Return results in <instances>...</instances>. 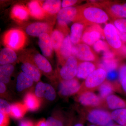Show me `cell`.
Wrapping results in <instances>:
<instances>
[{"mask_svg":"<svg viewBox=\"0 0 126 126\" xmlns=\"http://www.w3.org/2000/svg\"><path fill=\"white\" fill-rule=\"evenodd\" d=\"M34 124L30 120H24L20 123L19 126H34Z\"/></svg>","mask_w":126,"mask_h":126,"instance_id":"cell-43","label":"cell"},{"mask_svg":"<svg viewBox=\"0 0 126 126\" xmlns=\"http://www.w3.org/2000/svg\"><path fill=\"white\" fill-rule=\"evenodd\" d=\"M77 2L78 1L75 0H63L62 1L61 5L63 8L71 7L70 6L76 4Z\"/></svg>","mask_w":126,"mask_h":126,"instance_id":"cell-42","label":"cell"},{"mask_svg":"<svg viewBox=\"0 0 126 126\" xmlns=\"http://www.w3.org/2000/svg\"><path fill=\"white\" fill-rule=\"evenodd\" d=\"M105 38L110 47L116 51L122 46V42L119 38L117 30L114 25L108 23L105 25L103 30Z\"/></svg>","mask_w":126,"mask_h":126,"instance_id":"cell-6","label":"cell"},{"mask_svg":"<svg viewBox=\"0 0 126 126\" xmlns=\"http://www.w3.org/2000/svg\"><path fill=\"white\" fill-rule=\"evenodd\" d=\"M87 119L91 123L97 126H112L114 125L111 114L105 110L94 109L89 111Z\"/></svg>","mask_w":126,"mask_h":126,"instance_id":"cell-3","label":"cell"},{"mask_svg":"<svg viewBox=\"0 0 126 126\" xmlns=\"http://www.w3.org/2000/svg\"><path fill=\"white\" fill-rule=\"evenodd\" d=\"M107 77V72L103 69L98 68L94 70L86 79L84 91H91L96 88L103 83ZM80 91V92H82Z\"/></svg>","mask_w":126,"mask_h":126,"instance_id":"cell-4","label":"cell"},{"mask_svg":"<svg viewBox=\"0 0 126 126\" xmlns=\"http://www.w3.org/2000/svg\"><path fill=\"white\" fill-rule=\"evenodd\" d=\"M38 45L44 56L50 57L52 56L53 48L48 34L44 33L39 36Z\"/></svg>","mask_w":126,"mask_h":126,"instance_id":"cell-16","label":"cell"},{"mask_svg":"<svg viewBox=\"0 0 126 126\" xmlns=\"http://www.w3.org/2000/svg\"><path fill=\"white\" fill-rule=\"evenodd\" d=\"M47 126H63V121L58 118L50 117L46 120Z\"/></svg>","mask_w":126,"mask_h":126,"instance_id":"cell-36","label":"cell"},{"mask_svg":"<svg viewBox=\"0 0 126 126\" xmlns=\"http://www.w3.org/2000/svg\"><path fill=\"white\" fill-rule=\"evenodd\" d=\"M126 126V125H125V126Z\"/></svg>","mask_w":126,"mask_h":126,"instance_id":"cell-51","label":"cell"},{"mask_svg":"<svg viewBox=\"0 0 126 126\" xmlns=\"http://www.w3.org/2000/svg\"><path fill=\"white\" fill-rule=\"evenodd\" d=\"M118 78V72L116 70H111L107 72V77L109 81H114Z\"/></svg>","mask_w":126,"mask_h":126,"instance_id":"cell-40","label":"cell"},{"mask_svg":"<svg viewBox=\"0 0 126 126\" xmlns=\"http://www.w3.org/2000/svg\"><path fill=\"white\" fill-rule=\"evenodd\" d=\"M49 30L50 27L48 24L43 22L32 23L28 26L26 29V32L27 34L34 36H39L44 33H47Z\"/></svg>","mask_w":126,"mask_h":126,"instance_id":"cell-17","label":"cell"},{"mask_svg":"<svg viewBox=\"0 0 126 126\" xmlns=\"http://www.w3.org/2000/svg\"><path fill=\"white\" fill-rule=\"evenodd\" d=\"M74 126H83V125L81 123H79L75 124Z\"/></svg>","mask_w":126,"mask_h":126,"instance_id":"cell-48","label":"cell"},{"mask_svg":"<svg viewBox=\"0 0 126 126\" xmlns=\"http://www.w3.org/2000/svg\"><path fill=\"white\" fill-rule=\"evenodd\" d=\"M10 123L9 115L0 112V126H9Z\"/></svg>","mask_w":126,"mask_h":126,"instance_id":"cell-38","label":"cell"},{"mask_svg":"<svg viewBox=\"0 0 126 126\" xmlns=\"http://www.w3.org/2000/svg\"><path fill=\"white\" fill-rule=\"evenodd\" d=\"M6 90V87L5 84L2 82H0V94H2L4 93Z\"/></svg>","mask_w":126,"mask_h":126,"instance_id":"cell-46","label":"cell"},{"mask_svg":"<svg viewBox=\"0 0 126 126\" xmlns=\"http://www.w3.org/2000/svg\"><path fill=\"white\" fill-rule=\"evenodd\" d=\"M62 2L59 0H47L44 1L42 7L46 13L54 15L60 11Z\"/></svg>","mask_w":126,"mask_h":126,"instance_id":"cell-27","label":"cell"},{"mask_svg":"<svg viewBox=\"0 0 126 126\" xmlns=\"http://www.w3.org/2000/svg\"><path fill=\"white\" fill-rule=\"evenodd\" d=\"M78 64L76 57L73 55L69 57L60 71V75L63 80H70L74 78L77 76Z\"/></svg>","mask_w":126,"mask_h":126,"instance_id":"cell-8","label":"cell"},{"mask_svg":"<svg viewBox=\"0 0 126 126\" xmlns=\"http://www.w3.org/2000/svg\"><path fill=\"white\" fill-rule=\"evenodd\" d=\"M34 126H47L46 121L44 119H41L35 124Z\"/></svg>","mask_w":126,"mask_h":126,"instance_id":"cell-45","label":"cell"},{"mask_svg":"<svg viewBox=\"0 0 126 126\" xmlns=\"http://www.w3.org/2000/svg\"><path fill=\"white\" fill-rule=\"evenodd\" d=\"M109 46L104 41L99 40L93 45L94 49L98 53L106 52L109 50Z\"/></svg>","mask_w":126,"mask_h":126,"instance_id":"cell-34","label":"cell"},{"mask_svg":"<svg viewBox=\"0 0 126 126\" xmlns=\"http://www.w3.org/2000/svg\"><path fill=\"white\" fill-rule=\"evenodd\" d=\"M95 126V125H91V126Z\"/></svg>","mask_w":126,"mask_h":126,"instance_id":"cell-50","label":"cell"},{"mask_svg":"<svg viewBox=\"0 0 126 126\" xmlns=\"http://www.w3.org/2000/svg\"><path fill=\"white\" fill-rule=\"evenodd\" d=\"M24 103L27 110L35 111L38 110L41 105L40 99L33 93H27L24 98Z\"/></svg>","mask_w":126,"mask_h":126,"instance_id":"cell-22","label":"cell"},{"mask_svg":"<svg viewBox=\"0 0 126 126\" xmlns=\"http://www.w3.org/2000/svg\"><path fill=\"white\" fill-rule=\"evenodd\" d=\"M17 57L14 50L9 47H5L0 52V64L1 65L11 64L15 62Z\"/></svg>","mask_w":126,"mask_h":126,"instance_id":"cell-21","label":"cell"},{"mask_svg":"<svg viewBox=\"0 0 126 126\" xmlns=\"http://www.w3.org/2000/svg\"><path fill=\"white\" fill-rule=\"evenodd\" d=\"M14 70V65L11 64H5L0 66V81L4 83H8L11 76Z\"/></svg>","mask_w":126,"mask_h":126,"instance_id":"cell-30","label":"cell"},{"mask_svg":"<svg viewBox=\"0 0 126 126\" xmlns=\"http://www.w3.org/2000/svg\"><path fill=\"white\" fill-rule=\"evenodd\" d=\"M85 26L79 23H74L72 25L70 29V40L73 45L79 44L82 39Z\"/></svg>","mask_w":126,"mask_h":126,"instance_id":"cell-20","label":"cell"},{"mask_svg":"<svg viewBox=\"0 0 126 126\" xmlns=\"http://www.w3.org/2000/svg\"><path fill=\"white\" fill-rule=\"evenodd\" d=\"M78 100L83 106L95 107L101 105L102 99L100 97L90 91L79 92Z\"/></svg>","mask_w":126,"mask_h":126,"instance_id":"cell-11","label":"cell"},{"mask_svg":"<svg viewBox=\"0 0 126 126\" xmlns=\"http://www.w3.org/2000/svg\"><path fill=\"white\" fill-rule=\"evenodd\" d=\"M73 45L70 39V36L68 34L65 36L63 41L58 54L61 64H63L72 55Z\"/></svg>","mask_w":126,"mask_h":126,"instance_id":"cell-14","label":"cell"},{"mask_svg":"<svg viewBox=\"0 0 126 126\" xmlns=\"http://www.w3.org/2000/svg\"><path fill=\"white\" fill-rule=\"evenodd\" d=\"M122 126V125H115V124H114V125H113V126Z\"/></svg>","mask_w":126,"mask_h":126,"instance_id":"cell-49","label":"cell"},{"mask_svg":"<svg viewBox=\"0 0 126 126\" xmlns=\"http://www.w3.org/2000/svg\"><path fill=\"white\" fill-rule=\"evenodd\" d=\"M28 10L30 14L34 18L41 19L45 17L46 12L44 10L42 6L39 2L36 1H32L28 4Z\"/></svg>","mask_w":126,"mask_h":126,"instance_id":"cell-23","label":"cell"},{"mask_svg":"<svg viewBox=\"0 0 126 126\" xmlns=\"http://www.w3.org/2000/svg\"><path fill=\"white\" fill-rule=\"evenodd\" d=\"M78 12V8L72 6L61 9L57 16V21L60 27L66 30L67 25L75 20Z\"/></svg>","mask_w":126,"mask_h":126,"instance_id":"cell-9","label":"cell"},{"mask_svg":"<svg viewBox=\"0 0 126 126\" xmlns=\"http://www.w3.org/2000/svg\"><path fill=\"white\" fill-rule=\"evenodd\" d=\"M35 94L38 97H44L47 100L53 101L56 97L54 88L48 83L39 82L35 89Z\"/></svg>","mask_w":126,"mask_h":126,"instance_id":"cell-13","label":"cell"},{"mask_svg":"<svg viewBox=\"0 0 126 126\" xmlns=\"http://www.w3.org/2000/svg\"><path fill=\"white\" fill-rule=\"evenodd\" d=\"M115 54L114 52L110 50L103 53L102 59H114L115 58Z\"/></svg>","mask_w":126,"mask_h":126,"instance_id":"cell-41","label":"cell"},{"mask_svg":"<svg viewBox=\"0 0 126 126\" xmlns=\"http://www.w3.org/2000/svg\"><path fill=\"white\" fill-rule=\"evenodd\" d=\"M100 97L105 99L109 96L114 91V86L109 81H104L98 88Z\"/></svg>","mask_w":126,"mask_h":126,"instance_id":"cell-32","label":"cell"},{"mask_svg":"<svg viewBox=\"0 0 126 126\" xmlns=\"http://www.w3.org/2000/svg\"><path fill=\"white\" fill-rule=\"evenodd\" d=\"M121 84L123 90L126 94V75L123 79Z\"/></svg>","mask_w":126,"mask_h":126,"instance_id":"cell-47","label":"cell"},{"mask_svg":"<svg viewBox=\"0 0 126 126\" xmlns=\"http://www.w3.org/2000/svg\"><path fill=\"white\" fill-rule=\"evenodd\" d=\"M81 86L77 79L62 80L59 86L60 94L63 96H68L79 92Z\"/></svg>","mask_w":126,"mask_h":126,"instance_id":"cell-10","label":"cell"},{"mask_svg":"<svg viewBox=\"0 0 126 126\" xmlns=\"http://www.w3.org/2000/svg\"><path fill=\"white\" fill-rule=\"evenodd\" d=\"M50 36L53 48L58 53L65 38L63 33L60 30L55 29L52 32Z\"/></svg>","mask_w":126,"mask_h":126,"instance_id":"cell-29","label":"cell"},{"mask_svg":"<svg viewBox=\"0 0 126 126\" xmlns=\"http://www.w3.org/2000/svg\"><path fill=\"white\" fill-rule=\"evenodd\" d=\"M104 7L113 18L126 19V2H108L103 4Z\"/></svg>","mask_w":126,"mask_h":126,"instance_id":"cell-12","label":"cell"},{"mask_svg":"<svg viewBox=\"0 0 126 126\" xmlns=\"http://www.w3.org/2000/svg\"><path fill=\"white\" fill-rule=\"evenodd\" d=\"M30 13L28 8L21 5H16L11 11L13 19L18 21H24L28 19Z\"/></svg>","mask_w":126,"mask_h":126,"instance_id":"cell-25","label":"cell"},{"mask_svg":"<svg viewBox=\"0 0 126 126\" xmlns=\"http://www.w3.org/2000/svg\"><path fill=\"white\" fill-rule=\"evenodd\" d=\"M11 109V106L5 100L1 99L0 100V112L9 115L10 113Z\"/></svg>","mask_w":126,"mask_h":126,"instance_id":"cell-37","label":"cell"},{"mask_svg":"<svg viewBox=\"0 0 126 126\" xmlns=\"http://www.w3.org/2000/svg\"><path fill=\"white\" fill-rule=\"evenodd\" d=\"M21 69L24 73L29 75L34 82H38L41 77V73L38 67L31 61H26L22 64Z\"/></svg>","mask_w":126,"mask_h":126,"instance_id":"cell-18","label":"cell"},{"mask_svg":"<svg viewBox=\"0 0 126 126\" xmlns=\"http://www.w3.org/2000/svg\"><path fill=\"white\" fill-rule=\"evenodd\" d=\"M118 66L117 60L115 58L111 59H103L99 64V67L104 69L108 72L111 70H116Z\"/></svg>","mask_w":126,"mask_h":126,"instance_id":"cell-33","label":"cell"},{"mask_svg":"<svg viewBox=\"0 0 126 126\" xmlns=\"http://www.w3.org/2000/svg\"><path fill=\"white\" fill-rule=\"evenodd\" d=\"M32 79L23 72L18 75L16 79V89L19 92L31 87L33 83Z\"/></svg>","mask_w":126,"mask_h":126,"instance_id":"cell-24","label":"cell"},{"mask_svg":"<svg viewBox=\"0 0 126 126\" xmlns=\"http://www.w3.org/2000/svg\"><path fill=\"white\" fill-rule=\"evenodd\" d=\"M126 75V64L120 66L118 72V79L120 83Z\"/></svg>","mask_w":126,"mask_h":126,"instance_id":"cell-39","label":"cell"},{"mask_svg":"<svg viewBox=\"0 0 126 126\" xmlns=\"http://www.w3.org/2000/svg\"><path fill=\"white\" fill-rule=\"evenodd\" d=\"M10 115L11 117L16 119H21L26 113L27 110L24 104L16 103L12 104L11 106Z\"/></svg>","mask_w":126,"mask_h":126,"instance_id":"cell-28","label":"cell"},{"mask_svg":"<svg viewBox=\"0 0 126 126\" xmlns=\"http://www.w3.org/2000/svg\"><path fill=\"white\" fill-rule=\"evenodd\" d=\"M72 55L77 60L83 61L92 62L97 60V56L87 45L79 43L74 45L72 48Z\"/></svg>","mask_w":126,"mask_h":126,"instance_id":"cell-5","label":"cell"},{"mask_svg":"<svg viewBox=\"0 0 126 126\" xmlns=\"http://www.w3.org/2000/svg\"><path fill=\"white\" fill-rule=\"evenodd\" d=\"M118 33L121 40L123 43H126V33H123L117 30Z\"/></svg>","mask_w":126,"mask_h":126,"instance_id":"cell-44","label":"cell"},{"mask_svg":"<svg viewBox=\"0 0 126 126\" xmlns=\"http://www.w3.org/2000/svg\"><path fill=\"white\" fill-rule=\"evenodd\" d=\"M77 17L74 21L85 26L106 23L109 19L108 14L100 7L85 5L78 7Z\"/></svg>","mask_w":126,"mask_h":126,"instance_id":"cell-1","label":"cell"},{"mask_svg":"<svg viewBox=\"0 0 126 126\" xmlns=\"http://www.w3.org/2000/svg\"><path fill=\"white\" fill-rule=\"evenodd\" d=\"M33 63L45 74L47 76H52L53 71L52 65L45 56L39 53L36 54L33 58Z\"/></svg>","mask_w":126,"mask_h":126,"instance_id":"cell-15","label":"cell"},{"mask_svg":"<svg viewBox=\"0 0 126 126\" xmlns=\"http://www.w3.org/2000/svg\"><path fill=\"white\" fill-rule=\"evenodd\" d=\"M113 25L119 31L126 33V19L117 18L115 19Z\"/></svg>","mask_w":126,"mask_h":126,"instance_id":"cell-35","label":"cell"},{"mask_svg":"<svg viewBox=\"0 0 126 126\" xmlns=\"http://www.w3.org/2000/svg\"><path fill=\"white\" fill-rule=\"evenodd\" d=\"M106 103L109 108L114 110L126 108V101L114 94H110L106 98Z\"/></svg>","mask_w":126,"mask_h":126,"instance_id":"cell-26","label":"cell"},{"mask_svg":"<svg viewBox=\"0 0 126 126\" xmlns=\"http://www.w3.org/2000/svg\"><path fill=\"white\" fill-rule=\"evenodd\" d=\"M26 36L22 31L18 29L9 30L6 33L4 37V42L7 47L16 50L24 46Z\"/></svg>","mask_w":126,"mask_h":126,"instance_id":"cell-2","label":"cell"},{"mask_svg":"<svg viewBox=\"0 0 126 126\" xmlns=\"http://www.w3.org/2000/svg\"><path fill=\"white\" fill-rule=\"evenodd\" d=\"M96 68V65L92 62L83 61L78 64L76 76L78 78L86 79Z\"/></svg>","mask_w":126,"mask_h":126,"instance_id":"cell-19","label":"cell"},{"mask_svg":"<svg viewBox=\"0 0 126 126\" xmlns=\"http://www.w3.org/2000/svg\"><path fill=\"white\" fill-rule=\"evenodd\" d=\"M113 120L119 125L125 126L126 124V108H122L113 111L111 113Z\"/></svg>","mask_w":126,"mask_h":126,"instance_id":"cell-31","label":"cell"},{"mask_svg":"<svg viewBox=\"0 0 126 126\" xmlns=\"http://www.w3.org/2000/svg\"><path fill=\"white\" fill-rule=\"evenodd\" d=\"M101 38L105 39L103 31L98 25H94L86 29L83 34L81 41L88 46H93Z\"/></svg>","mask_w":126,"mask_h":126,"instance_id":"cell-7","label":"cell"}]
</instances>
